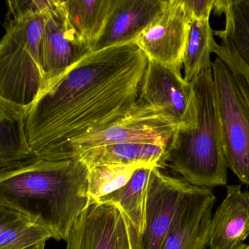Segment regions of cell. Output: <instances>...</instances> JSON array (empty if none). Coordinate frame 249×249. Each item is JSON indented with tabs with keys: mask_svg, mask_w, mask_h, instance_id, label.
<instances>
[{
	"mask_svg": "<svg viewBox=\"0 0 249 249\" xmlns=\"http://www.w3.org/2000/svg\"><path fill=\"white\" fill-rule=\"evenodd\" d=\"M89 168L81 160H39L0 173V204L22 213L66 240L71 228L91 203Z\"/></svg>",
	"mask_w": 249,
	"mask_h": 249,
	"instance_id": "7a4b0ae2",
	"label": "cell"
},
{
	"mask_svg": "<svg viewBox=\"0 0 249 249\" xmlns=\"http://www.w3.org/2000/svg\"><path fill=\"white\" fill-rule=\"evenodd\" d=\"M249 235V192L227 186V195L211 221L209 249H243Z\"/></svg>",
	"mask_w": 249,
	"mask_h": 249,
	"instance_id": "5bb4252c",
	"label": "cell"
},
{
	"mask_svg": "<svg viewBox=\"0 0 249 249\" xmlns=\"http://www.w3.org/2000/svg\"><path fill=\"white\" fill-rule=\"evenodd\" d=\"M214 9L226 18L225 28L213 31L214 35L249 68V0H217Z\"/></svg>",
	"mask_w": 249,
	"mask_h": 249,
	"instance_id": "d6986e66",
	"label": "cell"
},
{
	"mask_svg": "<svg viewBox=\"0 0 249 249\" xmlns=\"http://www.w3.org/2000/svg\"><path fill=\"white\" fill-rule=\"evenodd\" d=\"M45 247H46V243H43L37 245V246H33V247L30 248L28 249H45Z\"/></svg>",
	"mask_w": 249,
	"mask_h": 249,
	"instance_id": "d4e9b609",
	"label": "cell"
},
{
	"mask_svg": "<svg viewBox=\"0 0 249 249\" xmlns=\"http://www.w3.org/2000/svg\"><path fill=\"white\" fill-rule=\"evenodd\" d=\"M153 168L140 167L124 187L97 202L117 207L127 221L131 236L138 237L143 232L148 182Z\"/></svg>",
	"mask_w": 249,
	"mask_h": 249,
	"instance_id": "e0dca14e",
	"label": "cell"
},
{
	"mask_svg": "<svg viewBox=\"0 0 249 249\" xmlns=\"http://www.w3.org/2000/svg\"><path fill=\"white\" fill-rule=\"evenodd\" d=\"M53 234L22 213L0 204V249H28Z\"/></svg>",
	"mask_w": 249,
	"mask_h": 249,
	"instance_id": "ac0fdd59",
	"label": "cell"
},
{
	"mask_svg": "<svg viewBox=\"0 0 249 249\" xmlns=\"http://www.w3.org/2000/svg\"><path fill=\"white\" fill-rule=\"evenodd\" d=\"M249 249V244L246 245V247H245L244 249Z\"/></svg>",
	"mask_w": 249,
	"mask_h": 249,
	"instance_id": "484cf974",
	"label": "cell"
},
{
	"mask_svg": "<svg viewBox=\"0 0 249 249\" xmlns=\"http://www.w3.org/2000/svg\"><path fill=\"white\" fill-rule=\"evenodd\" d=\"M65 241L66 249H133L124 215L108 203L90 204L74 223Z\"/></svg>",
	"mask_w": 249,
	"mask_h": 249,
	"instance_id": "30bf717a",
	"label": "cell"
},
{
	"mask_svg": "<svg viewBox=\"0 0 249 249\" xmlns=\"http://www.w3.org/2000/svg\"><path fill=\"white\" fill-rule=\"evenodd\" d=\"M29 109L0 99V173L18 170L38 161L26 132Z\"/></svg>",
	"mask_w": 249,
	"mask_h": 249,
	"instance_id": "9a60e30c",
	"label": "cell"
},
{
	"mask_svg": "<svg viewBox=\"0 0 249 249\" xmlns=\"http://www.w3.org/2000/svg\"><path fill=\"white\" fill-rule=\"evenodd\" d=\"M168 147L149 143H122L91 148L75 160L84 161L89 168L96 166L142 164L159 169L165 168Z\"/></svg>",
	"mask_w": 249,
	"mask_h": 249,
	"instance_id": "2e32d148",
	"label": "cell"
},
{
	"mask_svg": "<svg viewBox=\"0 0 249 249\" xmlns=\"http://www.w3.org/2000/svg\"><path fill=\"white\" fill-rule=\"evenodd\" d=\"M45 16L41 38V62L44 76L42 93L91 52V48L81 40L70 24L65 0H52Z\"/></svg>",
	"mask_w": 249,
	"mask_h": 249,
	"instance_id": "52a82bcc",
	"label": "cell"
},
{
	"mask_svg": "<svg viewBox=\"0 0 249 249\" xmlns=\"http://www.w3.org/2000/svg\"><path fill=\"white\" fill-rule=\"evenodd\" d=\"M191 20L183 0H166L162 11L134 43L148 60L180 71Z\"/></svg>",
	"mask_w": 249,
	"mask_h": 249,
	"instance_id": "ba28073f",
	"label": "cell"
},
{
	"mask_svg": "<svg viewBox=\"0 0 249 249\" xmlns=\"http://www.w3.org/2000/svg\"><path fill=\"white\" fill-rule=\"evenodd\" d=\"M192 84L189 110L176 127L166 155L169 167L192 186L211 188L227 184V167L212 68Z\"/></svg>",
	"mask_w": 249,
	"mask_h": 249,
	"instance_id": "3957f363",
	"label": "cell"
},
{
	"mask_svg": "<svg viewBox=\"0 0 249 249\" xmlns=\"http://www.w3.org/2000/svg\"><path fill=\"white\" fill-rule=\"evenodd\" d=\"M7 5L0 43V99L30 110L44 84L41 38L48 8L43 10L40 0H10Z\"/></svg>",
	"mask_w": 249,
	"mask_h": 249,
	"instance_id": "277c9868",
	"label": "cell"
},
{
	"mask_svg": "<svg viewBox=\"0 0 249 249\" xmlns=\"http://www.w3.org/2000/svg\"><path fill=\"white\" fill-rule=\"evenodd\" d=\"M189 183L154 167L148 182L145 225L141 235L131 236L133 249H160L171 227L180 198Z\"/></svg>",
	"mask_w": 249,
	"mask_h": 249,
	"instance_id": "9c48e42d",
	"label": "cell"
},
{
	"mask_svg": "<svg viewBox=\"0 0 249 249\" xmlns=\"http://www.w3.org/2000/svg\"><path fill=\"white\" fill-rule=\"evenodd\" d=\"M148 62L135 43L86 55L29 110L26 132L33 151L41 157L127 114L138 103Z\"/></svg>",
	"mask_w": 249,
	"mask_h": 249,
	"instance_id": "6da1fadb",
	"label": "cell"
},
{
	"mask_svg": "<svg viewBox=\"0 0 249 249\" xmlns=\"http://www.w3.org/2000/svg\"><path fill=\"white\" fill-rule=\"evenodd\" d=\"M215 202V195L211 189L189 184L160 249H209Z\"/></svg>",
	"mask_w": 249,
	"mask_h": 249,
	"instance_id": "8fae6325",
	"label": "cell"
},
{
	"mask_svg": "<svg viewBox=\"0 0 249 249\" xmlns=\"http://www.w3.org/2000/svg\"><path fill=\"white\" fill-rule=\"evenodd\" d=\"M114 2L115 0H65L70 24L91 50L104 30Z\"/></svg>",
	"mask_w": 249,
	"mask_h": 249,
	"instance_id": "ffe728a7",
	"label": "cell"
},
{
	"mask_svg": "<svg viewBox=\"0 0 249 249\" xmlns=\"http://www.w3.org/2000/svg\"><path fill=\"white\" fill-rule=\"evenodd\" d=\"M192 94V84L183 78L180 70L149 60L141 86L140 101L161 112L177 127L186 117Z\"/></svg>",
	"mask_w": 249,
	"mask_h": 249,
	"instance_id": "7c38bea8",
	"label": "cell"
},
{
	"mask_svg": "<svg viewBox=\"0 0 249 249\" xmlns=\"http://www.w3.org/2000/svg\"><path fill=\"white\" fill-rule=\"evenodd\" d=\"M212 71L227 167L249 186V107L231 71L218 56Z\"/></svg>",
	"mask_w": 249,
	"mask_h": 249,
	"instance_id": "8992f818",
	"label": "cell"
},
{
	"mask_svg": "<svg viewBox=\"0 0 249 249\" xmlns=\"http://www.w3.org/2000/svg\"><path fill=\"white\" fill-rule=\"evenodd\" d=\"M214 53L224 61L231 71L236 84L249 107V68L229 46L216 43Z\"/></svg>",
	"mask_w": 249,
	"mask_h": 249,
	"instance_id": "603a6c76",
	"label": "cell"
},
{
	"mask_svg": "<svg viewBox=\"0 0 249 249\" xmlns=\"http://www.w3.org/2000/svg\"><path fill=\"white\" fill-rule=\"evenodd\" d=\"M143 166L145 165L138 164H111L96 166L90 168L89 195L91 203L98 202L101 198L122 189L131 180L136 170Z\"/></svg>",
	"mask_w": 249,
	"mask_h": 249,
	"instance_id": "7402d4cb",
	"label": "cell"
},
{
	"mask_svg": "<svg viewBox=\"0 0 249 249\" xmlns=\"http://www.w3.org/2000/svg\"><path fill=\"white\" fill-rule=\"evenodd\" d=\"M183 5L192 18L208 19L214 9V0H183Z\"/></svg>",
	"mask_w": 249,
	"mask_h": 249,
	"instance_id": "cb8c5ba5",
	"label": "cell"
},
{
	"mask_svg": "<svg viewBox=\"0 0 249 249\" xmlns=\"http://www.w3.org/2000/svg\"><path fill=\"white\" fill-rule=\"evenodd\" d=\"M208 19L192 18L183 52L184 79L191 83L202 71L212 68L211 54L216 42Z\"/></svg>",
	"mask_w": 249,
	"mask_h": 249,
	"instance_id": "44dd1931",
	"label": "cell"
},
{
	"mask_svg": "<svg viewBox=\"0 0 249 249\" xmlns=\"http://www.w3.org/2000/svg\"><path fill=\"white\" fill-rule=\"evenodd\" d=\"M176 129L161 112L138 100L124 117L73 138L39 158L51 161L74 160L91 148L114 144L149 143L169 148Z\"/></svg>",
	"mask_w": 249,
	"mask_h": 249,
	"instance_id": "5b68a950",
	"label": "cell"
},
{
	"mask_svg": "<svg viewBox=\"0 0 249 249\" xmlns=\"http://www.w3.org/2000/svg\"><path fill=\"white\" fill-rule=\"evenodd\" d=\"M165 2L166 0H115L104 30L91 52L134 43L162 11Z\"/></svg>",
	"mask_w": 249,
	"mask_h": 249,
	"instance_id": "4fadbf2b",
	"label": "cell"
}]
</instances>
